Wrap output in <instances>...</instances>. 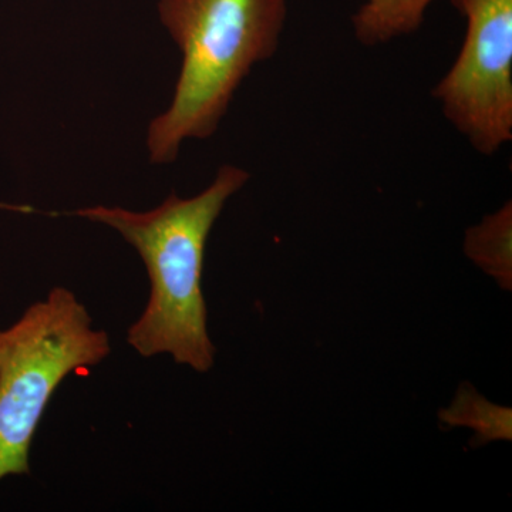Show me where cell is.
Returning a JSON list of instances; mask_svg holds the SVG:
<instances>
[{
    "mask_svg": "<svg viewBox=\"0 0 512 512\" xmlns=\"http://www.w3.org/2000/svg\"><path fill=\"white\" fill-rule=\"evenodd\" d=\"M248 180L244 168L225 164L200 194L183 198L171 192L153 210L96 205L76 211L119 232L146 265L150 296L127 330V343L138 355H168L198 373L214 367L217 350L202 293L205 247L225 204Z\"/></svg>",
    "mask_w": 512,
    "mask_h": 512,
    "instance_id": "cell-1",
    "label": "cell"
},
{
    "mask_svg": "<svg viewBox=\"0 0 512 512\" xmlns=\"http://www.w3.org/2000/svg\"><path fill=\"white\" fill-rule=\"evenodd\" d=\"M286 13V0H158L183 63L173 101L148 127L151 163H174L185 140L214 136L245 77L278 50Z\"/></svg>",
    "mask_w": 512,
    "mask_h": 512,
    "instance_id": "cell-2",
    "label": "cell"
},
{
    "mask_svg": "<svg viewBox=\"0 0 512 512\" xmlns=\"http://www.w3.org/2000/svg\"><path fill=\"white\" fill-rule=\"evenodd\" d=\"M110 353L109 333L94 328L86 305L63 286L0 329V481L30 473V446L63 380Z\"/></svg>",
    "mask_w": 512,
    "mask_h": 512,
    "instance_id": "cell-3",
    "label": "cell"
},
{
    "mask_svg": "<svg viewBox=\"0 0 512 512\" xmlns=\"http://www.w3.org/2000/svg\"><path fill=\"white\" fill-rule=\"evenodd\" d=\"M467 19L456 62L434 87L446 119L484 156L512 140V0H453Z\"/></svg>",
    "mask_w": 512,
    "mask_h": 512,
    "instance_id": "cell-4",
    "label": "cell"
},
{
    "mask_svg": "<svg viewBox=\"0 0 512 512\" xmlns=\"http://www.w3.org/2000/svg\"><path fill=\"white\" fill-rule=\"evenodd\" d=\"M433 0H365L353 15L356 39L365 46H379L410 35L423 25Z\"/></svg>",
    "mask_w": 512,
    "mask_h": 512,
    "instance_id": "cell-5",
    "label": "cell"
},
{
    "mask_svg": "<svg viewBox=\"0 0 512 512\" xmlns=\"http://www.w3.org/2000/svg\"><path fill=\"white\" fill-rule=\"evenodd\" d=\"M464 252L471 261L493 276L507 291L512 288V208L508 201L501 210L487 215L470 228L464 241Z\"/></svg>",
    "mask_w": 512,
    "mask_h": 512,
    "instance_id": "cell-6",
    "label": "cell"
},
{
    "mask_svg": "<svg viewBox=\"0 0 512 512\" xmlns=\"http://www.w3.org/2000/svg\"><path fill=\"white\" fill-rule=\"evenodd\" d=\"M448 426H466L476 430L478 444L493 440H511V409L487 402L474 389H461L456 400L440 413Z\"/></svg>",
    "mask_w": 512,
    "mask_h": 512,
    "instance_id": "cell-7",
    "label": "cell"
}]
</instances>
